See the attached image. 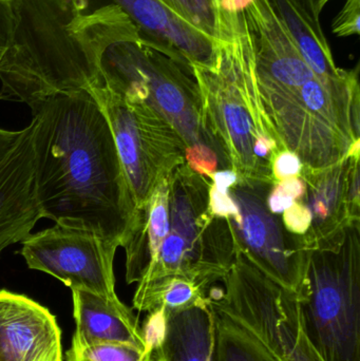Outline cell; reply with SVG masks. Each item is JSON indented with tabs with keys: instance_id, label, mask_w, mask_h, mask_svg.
<instances>
[{
	"instance_id": "obj_19",
	"label": "cell",
	"mask_w": 360,
	"mask_h": 361,
	"mask_svg": "<svg viewBox=\"0 0 360 361\" xmlns=\"http://www.w3.org/2000/svg\"><path fill=\"white\" fill-rule=\"evenodd\" d=\"M209 305V290L192 280L169 277L146 286H137L132 299L133 309L148 312L158 307L168 311Z\"/></svg>"
},
{
	"instance_id": "obj_16",
	"label": "cell",
	"mask_w": 360,
	"mask_h": 361,
	"mask_svg": "<svg viewBox=\"0 0 360 361\" xmlns=\"http://www.w3.org/2000/svg\"><path fill=\"white\" fill-rule=\"evenodd\" d=\"M166 312V333L162 343L152 352V360L213 361L215 324L209 302Z\"/></svg>"
},
{
	"instance_id": "obj_1",
	"label": "cell",
	"mask_w": 360,
	"mask_h": 361,
	"mask_svg": "<svg viewBox=\"0 0 360 361\" xmlns=\"http://www.w3.org/2000/svg\"><path fill=\"white\" fill-rule=\"evenodd\" d=\"M31 111L34 186L42 218L124 247L139 209L99 102L86 90L58 93Z\"/></svg>"
},
{
	"instance_id": "obj_22",
	"label": "cell",
	"mask_w": 360,
	"mask_h": 361,
	"mask_svg": "<svg viewBox=\"0 0 360 361\" xmlns=\"http://www.w3.org/2000/svg\"><path fill=\"white\" fill-rule=\"evenodd\" d=\"M306 193V183L302 178H290L276 182L268 191L266 205L271 212L281 216Z\"/></svg>"
},
{
	"instance_id": "obj_2",
	"label": "cell",
	"mask_w": 360,
	"mask_h": 361,
	"mask_svg": "<svg viewBox=\"0 0 360 361\" xmlns=\"http://www.w3.org/2000/svg\"><path fill=\"white\" fill-rule=\"evenodd\" d=\"M12 34L0 55V93L30 108L58 93L103 86L104 52L141 39L112 0H12Z\"/></svg>"
},
{
	"instance_id": "obj_5",
	"label": "cell",
	"mask_w": 360,
	"mask_h": 361,
	"mask_svg": "<svg viewBox=\"0 0 360 361\" xmlns=\"http://www.w3.org/2000/svg\"><path fill=\"white\" fill-rule=\"evenodd\" d=\"M104 85L164 116L186 145V164L211 180L221 171L215 147L203 124L198 85L190 67L178 63L143 39L118 42L104 52Z\"/></svg>"
},
{
	"instance_id": "obj_21",
	"label": "cell",
	"mask_w": 360,
	"mask_h": 361,
	"mask_svg": "<svg viewBox=\"0 0 360 361\" xmlns=\"http://www.w3.org/2000/svg\"><path fill=\"white\" fill-rule=\"evenodd\" d=\"M178 17L215 39L219 27V0H160Z\"/></svg>"
},
{
	"instance_id": "obj_15",
	"label": "cell",
	"mask_w": 360,
	"mask_h": 361,
	"mask_svg": "<svg viewBox=\"0 0 360 361\" xmlns=\"http://www.w3.org/2000/svg\"><path fill=\"white\" fill-rule=\"evenodd\" d=\"M75 331L89 343H124L145 347L141 326L122 301H109L93 293L71 290Z\"/></svg>"
},
{
	"instance_id": "obj_23",
	"label": "cell",
	"mask_w": 360,
	"mask_h": 361,
	"mask_svg": "<svg viewBox=\"0 0 360 361\" xmlns=\"http://www.w3.org/2000/svg\"><path fill=\"white\" fill-rule=\"evenodd\" d=\"M360 0H346L333 23L332 32L337 37H350L359 35Z\"/></svg>"
},
{
	"instance_id": "obj_8",
	"label": "cell",
	"mask_w": 360,
	"mask_h": 361,
	"mask_svg": "<svg viewBox=\"0 0 360 361\" xmlns=\"http://www.w3.org/2000/svg\"><path fill=\"white\" fill-rule=\"evenodd\" d=\"M104 111L137 209L159 184L186 163V145L175 127L143 103L105 85L91 91Z\"/></svg>"
},
{
	"instance_id": "obj_11",
	"label": "cell",
	"mask_w": 360,
	"mask_h": 361,
	"mask_svg": "<svg viewBox=\"0 0 360 361\" xmlns=\"http://www.w3.org/2000/svg\"><path fill=\"white\" fill-rule=\"evenodd\" d=\"M359 156L351 154L325 169H302L304 201L312 216L310 229L304 235L306 245L360 222Z\"/></svg>"
},
{
	"instance_id": "obj_14",
	"label": "cell",
	"mask_w": 360,
	"mask_h": 361,
	"mask_svg": "<svg viewBox=\"0 0 360 361\" xmlns=\"http://www.w3.org/2000/svg\"><path fill=\"white\" fill-rule=\"evenodd\" d=\"M139 30V38L178 63H207L213 40L182 20L160 0H112Z\"/></svg>"
},
{
	"instance_id": "obj_17",
	"label": "cell",
	"mask_w": 360,
	"mask_h": 361,
	"mask_svg": "<svg viewBox=\"0 0 360 361\" xmlns=\"http://www.w3.org/2000/svg\"><path fill=\"white\" fill-rule=\"evenodd\" d=\"M285 27L289 30L298 51L309 67L325 80H340L350 70L336 65L323 27L315 25L291 0H271Z\"/></svg>"
},
{
	"instance_id": "obj_12",
	"label": "cell",
	"mask_w": 360,
	"mask_h": 361,
	"mask_svg": "<svg viewBox=\"0 0 360 361\" xmlns=\"http://www.w3.org/2000/svg\"><path fill=\"white\" fill-rule=\"evenodd\" d=\"M0 361H63L55 316L33 299L0 290Z\"/></svg>"
},
{
	"instance_id": "obj_30",
	"label": "cell",
	"mask_w": 360,
	"mask_h": 361,
	"mask_svg": "<svg viewBox=\"0 0 360 361\" xmlns=\"http://www.w3.org/2000/svg\"><path fill=\"white\" fill-rule=\"evenodd\" d=\"M331 1V0H319V4H321V8H325V6H327L329 2Z\"/></svg>"
},
{
	"instance_id": "obj_32",
	"label": "cell",
	"mask_w": 360,
	"mask_h": 361,
	"mask_svg": "<svg viewBox=\"0 0 360 361\" xmlns=\"http://www.w3.org/2000/svg\"><path fill=\"white\" fill-rule=\"evenodd\" d=\"M221 1V0H219V2Z\"/></svg>"
},
{
	"instance_id": "obj_6",
	"label": "cell",
	"mask_w": 360,
	"mask_h": 361,
	"mask_svg": "<svg viewBox=\"0 0 360 361\" xmlns=\"http://www.w3.org/2000/svg\"><path fill=\"white\" fill-rule=\"evenodd\" d=\"M294 294L304 332L323 361H360V222L306 245Z\"/></svg>"
},
{
	"instance_id": "obj_24",
	"label": "cell",
	"mask_w": 360,
	"mask_h": 361,
	"mask_svg": "<svg viewBox=\"0 0 360 361\" xmlns=\"http://www.w3.org/2000/svg\"><path fill=\"white\" fill-rule=\"evenodd\" d=\"M166 324L167 312L164 307L148 312L141 331L146 349L151 353L162 343L166 333Z\"/></svg>"
},
{
	"instance_id": "obj_29",
	"label": "cell",
	"mask_w": 360,
	"mask_h": 361,
	"mask_svg": "<svg viewBox=\"0 0 360 361\" xmlns=\"http://www.w3.org/2000/svg\"><path fill=\"white\" fill-rule=\"evenodd\" d=\"M21 135L23 130H6L0 128V161L16 145Z\"/></svg>"
},
{
	"instance_id": "obj_27",
	"label": "cell",
	"mask_w": 360,
	"mask_h": 361,
	"mask_svg": "<svg viewBox=\"0 0 360 361\" xmlns=\"http://www.w3.org/2000/svg\"><path fill=\"white\" fill-rule=\"evenodd\" d=\"M12 29V0H0V55L8 47Z\"/></svg>"
},
{
	"instance_id": "obj_20",
	"label": "cell",
	"mask_w": 360,
	"mask_h": 361,
	"mask_svg": "<svg viewBox=\"0 0 360 361\" xmlns=\"http://www.w3.org/2000/svg\"><path fill=\"white\" fill-rule=\"evenodd\" d=\"M66 361H154L145 347L124 343H89L77 333L72 336Z\"/></svg>"
},
{
	"instance_id": "obj_28",
	"label": "cell",
	"mask_w": 360,
	"mask_h": 361,
	"mask_svg": "<svg viewBox=\"0 0 360 361\" xmlns=\"http://www.w3.org/2000/svg\"><path fill=\"white\" fill-rule=\"evenodd\" d=\"M315 25L321 27V16L323 13L319 0H291Z\"/></svg>"
},
{
	"instance_id": "obj_9",
	"label": "cell",
	"mask_w": 360,
	"mask_h": 361,
	"mask_svg": "<svg viewBox=\"0 0 360 361\" xmlns=\"http://www.w3.org/2000/svg\"><path fill=\"white\" fill-rule=\"evenodd\" d=\"M273 185L237 180L230 187L237 212L226 220L236 252L277 286L297 293L306 269V245L304 235L289 233L281 216L268 209L266 197Z\"/></svg>"
},
{
	"instance_id": "obj_4",
	"label": "cell",
	"mask_w": 360,
	"mask_h": 361,
	"mask_svg": "<svg viewBox=\"0 0 360 361\" xmlns=\"http://www.w3.org/2000/svg\"><path fill=\"white\" fill-rule=\"evenodd\" d=\"M190 67L221 171L230 169L240 180L275 184L273 162L285 149L260 97L254 35L244 11L220 6L211 59Z\"/></svg>"
},
{
	"instance_id": "obj_3",
	"label": "cell",
	"mask_w": 360,
	"mask_h": 361,
	"mask_svg": "<svg viewBox=\"0 0 360 361\" xmlns=\"http://www.w3.org/2000/svg\"><path fill=\"white\" fill-rule=\"evenodd\" d=\"M211 184L184 163L156 186L123 247L127 283L181 277L209 290L222 281L236 247L228 220L211 212Z\"/></svg>"
},
{
	"instance_id": "obj_25",
	"label": "cell",
	"mask_w": 360,
	"mask_h": 361,
	"mask_svg": "<svg viewBox=\"0 0 360 361\" xmlns=\"http://www.w3.org/2000/svg\"><path fill=\"white\" fill-rule=\"evenodd\" d=\"M280 216L285 229L296 235H306L312 222V216L304 204V197L285 210Z\"/></svg>"
},
{
	"instance_id": "obj_13",
	"label": "cell",
	"mask_w": 360,
	"mask_h": 361,
	"mask_svg": "<svg viewBox=\"0 0 360 361\" xmlns=\"http://www.w3.org/2000/svg\"><path fill=\"white\" fill-rule=\"evenodd\" d=\"M42 219L34 186L32 125L0 161V255L23 242Z\"/></svg>"
},
{
	"instance_id": "obj_18",
	"label": "cell",
	"mask_w": 360,
	"mask_h": 361,
	"mask_svg": "<svg viewBox=\"0 0 360 361\" xmlns=\"http://www.w3.org/2000/svg\"><path fill=\"white\" fill-rule=\"evenodd\" d=\"M209 302L215 324L213 361H281L249 329Z\"/></svg>"
},
{
	"instance_id": "obj_7",
	"label": "cell",
	"mask_w": 360,
	"mask_h": 361,
	"mask_svg": "<svg viewBox=\"0 0 360 361\" xmlns=\"http://www.w3.org/2000/svg\"><path fill=\"white\" fill-rule=\"evenodd\" d=\"M221 283L211 286L209 300L249 329L281 361H323L304 332L295 294L268 279L240 252Z\"/></svg>"
},
{
	"instance_id": "obj_10",
	"label": "cell",
	"mask_w": 360,
	"mask_h": 361,
	"mask_svg": "<svg viewBox=\"0 0 360 361\" xmlns=\"http://www.w3.org/2000/svg\"><path fill=\"white\" fill-rule=\"evenodd\" d=\"M19 254L27 267L82 290L118 301L113 262L118 246L88 229L56 224L30 233Z\"/></svg>"
},
{
	"instance_id": "obj_31",
	"label": "cell",
	"mask_w": 360,
	"mask_h": 361,
	"mask_svg": "<svg viewBox=\"0 0 360 361\" xmlns=\"http://www.w3.org/2000/svg\"><path fill=\"white\" fill-rule=\"evenodd\" d=\"M0 101H4V97H2L1 93H0Z\"/></svg>"
},
{
	"instance_id": "obj_26",
	"label": "cell",
	"mask_w": 360,
	"mask_h": 361,
	"mask_svg": "<svg viewBox=\"0 0 360 361\" xmlns=\"http://www.w3.org/2000/svg\"><path fill=\"white\" fill-rule=\"evenodd\" d=\"M304 164L294 152L283 150L277 154L272 165L273 178L276 182L298 178L302 175Z\"/></svg>"
}]
</instances>
